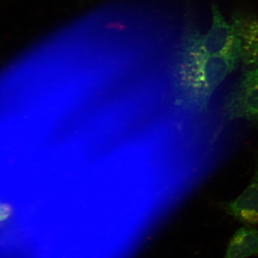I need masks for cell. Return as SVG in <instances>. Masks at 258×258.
Returning a JSON list of instances; mask_svg holds the SVG:
<instances>
[{"instance_id": "6da1fadb", "label": "cell", "mask_w": 258, "mask_h": 258, "mask_svg": "<svg viewBox=\"0 0 258 258\" xmlns=\"http://www.w3.org/2000/svg\"><path fill=\"white\" fill-rule=\"evenodd\" d=\"M240 60L241 53L206 55L183 41L177 64V104L205 111L213 93Z\"/></svg>"}, {"instance_id": "7a4b0ae2", "label": "cell", "mask_w": 258, "mask_h": 258, "mask_svg": "<svg viewBox=\"0 0 258 258\" xmlns=\"http://www.w3.org/2000/svg\"><path fill=\"white\" fill-rule=\"evenodd\" d=\"M212 23L207 34L189 32L184 40L206 55H228L241 53L239 38L229 25L217 5L212 6Z\"/></svg>"}, {"instance_id": "3957f363", "label": "cell", "mask_w": 258, "mask_h": 258, "mask_svg": "<svg viewBox=\"0 0 258 258\" xmlns=\"http://www.w3.org/2000/svg\"><path fill=\"white\" fill-rule=\"evenodd\" d=\"M223 111L229 121L244 119L258 125V68L244 74L226 99Z\"/></svg>"}, {"instance_id": "277c9868", "label": "cell", "mask_w": 258, "mask_h": 258, "mask_svg": "<svg viewBox=\"0 0 258 258\" xmlns=\"http://www.w3.org/2000/svg\"><path fill=\"white\" fill-rule=\"evenodd\" d=\"M221 208L244 225H258V166L246 188L233 201L222 204Z\"/></svg>"}, {"instance_id": "5b68a950", "label": "cell", "mask_w": 258, "mask_h": 258, "mask_svg": "<svg viewBox=\"0 0 258 258\" xmlns=\"http://www.w3.org/2000/svg\"><path fill=\"white\" fill-rule=\"evenodd\" d=\"M240 40L241 60L245 66L258 68V20L253 15H235L232 24Z\"/></svg>"}, {"instance_id": "8992f818", "label": "cell", "mask_w": 258, "mask_h": 258, "mask_svg": "<svg viewBox=\"0 0 258 258\" xmlns=\"http://www.w3.org/2000/svg\"><path fill=\"white\" fill-rule=\"evenodd\" d=\"M258 256V231L253 226L238 229L230 238L224 258Z\"/></svg>"}]
</instances>
